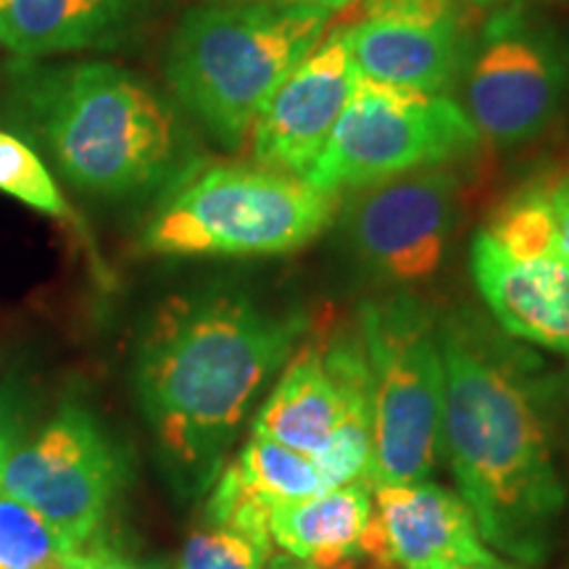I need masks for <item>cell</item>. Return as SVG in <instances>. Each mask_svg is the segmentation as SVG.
<instances>
[{
  "label": "cell",
  "mask_w": 569,
  "mask_h": 569,
  "mask_svg": "<svg viewBox=\"0 0 569 569\" xmlns=\"http://www.w3.org/2000/svg\"><path fill=\"white\" fill-rule=\"evenodd\" d=\"M469 259L498 330L546 351L569 353V259L559 246L511 251L480 230Z\"/></svg>",
  "instance_id": "cell-12"
},
{
  "label": "cell",
  "mask_w": 569,
  "mask_h": 569,
  "mask_svg": "<svg viewBox=\"0 0 569 569\" xmlns=\"http://www.w3.org/2000/svg\"><path fill=\"white\" fill-rule=\"evenodd\" d=\"M472 119L446 92L359 77L336 130L303 180L340 196L417 169L446 167L480 146Z\"/></svg>",
  "instance_id": "cell-7"
},
{
  "label": "cell",
  "mask_w": 569,
  "mask_h": 569,
  "mask_svg": "<svg viewBox=\"0 0 569 569\" xmlns=\"http://www.w3.org/2000/svg\"><path fill=\"white\" fill-rule=\"evenodd\" d=\"M372 509V488L351 482L277 503L269 536L290 559L317 569H343L361 549Z\"/></svg>",
  "instance_id": "cell-17"
},
{
  "label": "cell",
  "mask_w": 569,
  "mask_h": 569,
  "mask_svg": "<svg viewBox=\"0 0 569 569\" xmlns=\"http://www.w3.org/2000/svg\"><path fill=\"white\" fill-rule=\"evenodd\" d=\"M74 549L46 517L0 493V569H56Z\"/></svg>",
  "instance_id": "cell-20"
},
{
  "label": "cell",
  "mask_w": 569,
  "mask_h": 569,
  "mask_svg": "<svg viewBox=\"0 0 569 569\" xmlns=\"http://www.w3.org/2000/svg\"><path fill=\"white\" fill-rule=\"evenodd\" d=\"M440 451L490 549L525 567L551 557L567 488L540 386L546 365L472 309L438 317Z\"/></svg>",
  "instance_id": "cell-1"
},
{
  "label": "cell",
  "mask_w": 569,
  "mask_h": 569,
  "mask_svg": "<svg viewBox=\"0 0 569 569\" xmlns=\"http://www.w3.org/2000/svg\"><path fill=\"white\" fill-rule=\"evenodd\" d=\"M267 569H317V567H309L303 565V561H296L290 557H280V559H269Z\"/></svg>",
  "instance_id": "cell-28"
},
{
  "label": "cell",
  "mask_w": 569,
  "mask_h": 569,
  "mask_svg": "<svg viewBox=\"0 0 569 569\" xmlns=\"http://www.w3.org/2000/svg\"><path fill=\"white\" fill-rule=\"evenodd\" d=\"M375 519L398 569H467L498 559L465 498L436 482L375 488Z\"/></svg>",
  "instance_id": "cell-13"
},
{
  "label": "cell",
  "mask_w": 569,
  "mask_h": 569,
  "mask_svg": "<svg viewBox=\"0 0 569 569\" xmlns=\"http://www.w3.org/2000/svg\"><path fill=\"white\" fill-rule=\"evenodd\" d=\"M309 317L234 284L156 306L134 348V390L177 496L209 493L261 390L301 343Z\"/></svg>",
  "instance_id": "cell-2"
},
{
  "label": "cell",
  "mask_w": 569,
  "mask_h": 569,
  "mask_svg": "<svg viewBox=\"0 0 569 569\" xmlns=\"http://www.w3.org/2000/svg\"><path fill=\"white\" fill-rule=\"evenodd\" d=\"M340 196L248 163L198 161L142 224L140 248L167 259H259L301 251L332 224Z\"/></svg>",
  "instance_id": "cell-5"
},
{
  "label": "cell",
  "mask_w": 569,
  "mask_h": 569,
  "mask_svg": "<svg viewBox=\"0 0 569 569\" xmlns=\"http://www.w3.org/2000/svg\"><path fill=\"white\" fill-rule=\"evenodd\" d=\"M127 482L122 448L98 417L67 403L6 461L0 493L38 511L71 546L90 543Z\"/></svg>",
  "instance_id": "cell-9"
},
{
  "label": "cell",
  "mask_w": 569,
  "mask_h": 569,
  "mask_svg": "<svg viewBox=\"0 0 569 569\" xmlns=\"http://www.w3.org/2000/svg\"><path fill=\"white\" fill-rule=\"evenodd\" d=\"M540 193H543L546 203H549L553 232H557V243L561 253L569 259V172L549 177V180L538 182Z\"/></svg>",
  "instance_id": "cell-25"
},
{
  "label": "cell",
  "mask_w": 569,
  "mask_h": 569,
  "mask_svg": "<svg viewBox=\"0 0 569 569\" xmlns=\"http://www.w3.org/2000/svg\"><path fill=\"white\" fill-rule=\"evenodd\" d=\"M365 19L443 21L461 19L459 0H365Z\"/></svg>",
  "instance_id": "cell-23"
},
{
  "label": "cell",
  "mask_w": 569,
  "mask_h": 569,
  "mask_svg": "<svg viewBox=\"0 0 569 569\" xmlns=\"http://www.w3.org/2000/svg\"><path fill=\"white\" fill-rule=\"evenodd\" d=\"M372 386L367 486L425 482L440 461L443 359L438 317L411 293L365 301L359 317Z\"/></svg>",
  "instance_id": "cell-6"
},
{
  "label": "cell",
  "mask_w": 569,
  "mask_h": 569,
  "mask_svg": "<svg viewBox=\"0 0 569 569\" xmlns=\"http://www.w3.org/2000/svg\"><path fill=\"white\" fill-rule=\"evenodd\" d=\"M13 448H17V425H13L9 411L0 407V480H3L6 461H9Z\"/></svg>",
  "instance_id": "cell-27"
},
{
  "label": "cell",
  "mask_w": 569,
  "mask_h": 569,
  "mask_svg": "<svg viewBox=\"0 0 569 569\" xmlns=\"http://www.w3.org/2000/svg\"><path fill=\"white\" fill-rule=\"evenodd\" d=\"M359 77L346 30L319 40L256 117L248 134L253 161L274 172L303 177L330 140Z\"/></svg>",
  "instance_id": "cell-11"
},
{
  "label": "cell",
  "mask_w": 569,
  "mask_h": 569,
  "mask_svg": "<svg viewBox=\"0 0 569 569\" xmlns=\"http://www.w3.org/2000/svg\"><path fill=\"white\" fill-rule=\"evenodd\" d=\"M330 11L203 0L180 17L163 80L182 113L224 151L248 134L277 84L319 46Z\"/></svg>",
  "instance_id": "cell-4"
},
{
  "label": "cell",
  "mask_w": 569,
  "mask_h": 569,
  "mask_svg": "<svg viewBox=\"0 0 569 569\" xmlns=\"http://www.w3.org/2000/svg\"><path fill=\"white\" fill-rule=\"evenodd\" d=\"M238 3H267V6H288V9H322V11H343L356 0H238Z\"/></svg>",
  "instance_id": "cell-26"
},
{
  "label": "cell",
  "mask_w": 569,
  "mask_h": 569,
  "mask_svg": "<svg viewBox=\"0 0 569 569\" xmlns=\"http://www.w3.org/2000/svg\"><path fill=\"white\" fill-rule=\"evenodd\" d=\"M0 193L24 203L42 217L69 222L74 219L61 193L59 177L51 172L42 156L17 132L0 127Z\"/></svg>",
  "instance_id": "cell-19"
},
{
  "label": "cell",
  "mask_w": 569,
  "mask_h": 569,
  "mask_svg": "<svg viewBox=\"0 0 569 569\" xmlns=\"http://www.w3.org/2000/svg\"><path fill=\"white\" fill-rule=\"evenodd\" d=\"M472 6H478V9H498V6H503L507 0H469Z\"/></svg>",
  "instance_id": "cell-30"
},
{
  "label": "cell",
  "mask_w": 569,
  "mask_h": 569,
  "mask_svg": "<svg viewBox=\"0 0 569 569\" xmlns=\"http://www.w3.org/2000/svg\"><path fill=\"white\" fill-rule=\"evenodd\" d=\"M467 569H522V567H515V565H507V561L496 559L490 561V565H480V567H467Z\"/></svg>",
  "instance_id": "cell-29"
},
{
  "label": "cell",
  "mask_w": 569,
  "mask_h": 569,
  "mask_svg": "<svg viewBox=\"0 0 569 569\" xmlns=\"http://www.w3.org/2000/svg\"><path fill=\"white\" fill-rule=\"evenodd\" d=\"M272 549L253 543L227 528H209L190 532L182 543L174 569H267Z\"/></svg>",
  "instance_id": "cell-21"
},
{
  "label": "cell",
  "mask_w": 569,
  "mask_h": 569,
  "mask_svg": "<svg viewBox=\"0 0 569 569\" xmlns=\"http://www.w3.org/2000/svg\"><path fill=\"white\" fill-rule=\"evenodd\" d=\"M232 467L240 475V480L272 507L327 490L315 459L303 457L293 448L274 443L269 438L256 436V432H251V438H248L243 451L238 453V459L232 461Z\"/></svg>",
  "instance_id": "cell-18"
},
{
  "label": "cell",
  "mask_w": 569,
  "mask_h": 569,
  "mask_svg": "<svg viewBox=\"0 0 569 569\" xmlns=\"http://www.w3.org/2000/svg\"><path fill=\"white\" fill-rule=\"evenodd\" d=\"M159 0H0V48L9 59H69L117 51Z\"/></svg>",
  "instance_id": "cell-14"
},
{
  "label": "cell",
  "mask_w": 569,
  "mask_h": 569,
  "mask_svg": "<svg viewBox=\"0 0 569 569\" xmlns=\"http://www.w3.org/2000/svg\"><path fill=\"white\" fill-rule=\"evenodd\" d=\"M343 419V396L325 361L322 340L298 346L253 419L256 436L315 459Z\"/></svg>",
  "instance_id": "cell-16"
},
{
  "label": "cell",
  "mask_w": 569,
  "mask_h": 569,
  "mask_svg": "<svg viewBox=\"0 0 569 569\" xmlns=\"http://www.w3.org/2000/svg\"><path fill=\"white\" fill-rule=\"evenodd\" d=\"M559 367L543 372L540 403H543L546 425H549L553 448L569 457V353Z\"/></svg>",
  "instance_id": "cell-22"
},
{
  "label": "cell",
  "mask_w": 569,
  "mask_h": 569,
  "mask_svg": "<svg viewBox=\"0 0 569 569\" xmlns=\"http://www.w3.org/2000/svg\"><path fill=\"white\" fill-rule=\"evenodd\" d=\"M346 32L361 77L422 92H446L457 82L472 46L465 19H361Z\"/></svg>",
  "instance_id": "cell-15"
},
{
  "label": "cell",
  "mask_w": 569,
  "mask_h": 569,
  "mask_svg": "<svg viewBox=\"0 0 569 569\" xmlns=\"http://www.w3.org/2000/svg\"><path fill=\"white\" fill-rule=\"evenodd\" d=\"M446 167L367 184L338 209L348 253L377 282L407 288L443 267L459 217V180Z\"/></svg>",
  "instance_id": "cell-10"
},
{
  "label": "cell",
  "mask_w": 569,
  "mask_h": 569,
  "mask_svg": "<svg viewBox=\"0 0 569 569\" xmlns=\"http://www.w3.org/2000/svg\"><path fill=\"white\" fill-rule=\"evenodd\" d=\"M569 48L559 32L507 0L490 13L467 56V113L482 140L517 148L536 140L565 109Z\"/></svg>",
  "instance_id": "cell-8"
},
{
  "label": "cell",
  "mask_w": 569,
  "mask_h": 569,
  "mask_svg": "<svg viewBox=\"0 0 569 569\" xmlns=\"http://www.w3.org/2000/svg\"><path fill=\"white\" fill-rule=\"evenodd\" d=\"M56 569H159L153 565H142V561L127 557V553L109 549V546L90 540L71 553H67Z\"/></svg>",
  "instance_id": "cell-24"
},
{
  "label": "cell",
  "mask_w": 569,
  "mask_h": 569,
  "mask_svg": "<svg viewBox=\"0 0 569 569\" xmlns=\"http://www.w3.org/2000/svg\"><path fill=\"white\" fill-rule=\"evenodd\" d=\"M0 127L17 132L74 193L106 203L161 198L201 153L167 90L98 59H9Z\"/></svg>",
  "instance_id": "cell-3"
}]
</instances>
